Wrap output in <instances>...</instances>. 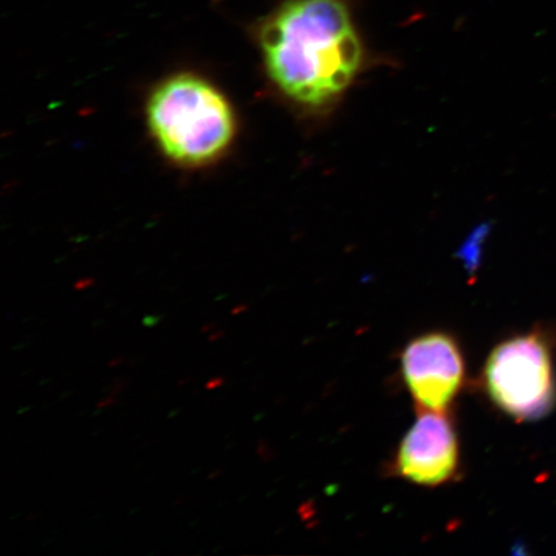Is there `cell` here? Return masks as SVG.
Returning <instances> with one entry per match:
<instances>
[{
  "mask_svg": "<svg viewBox=\"0 0 556 556\" xmlns=\"http://www.w3.org/2000/svg\"><path fill=\"white\" fill-rule=\"evenodd\" d=\"M224 475V470H214L211 472V475L207 476L208 481H214L215 478L220 477Z\"/></svg>",
  "mask_w": 556,
  "mask_h": 556,
  "instance_id": "cell-11",
  "label": "cell"
},
{
  "mask_svg": "<svg viewBox=\"0 0 556 556\" xmlns=\"http://www.w3.org/2000/svg\"><path fill=\"white\" fill-rule=\"evenodd\" d=\"M190 380H191V378H190V377L182 378V379H180V380L178 381V384H177V386H178V387H182V386H185V384H186V382H189Z\"/></svg>",
  "mask_w": 556,
  "mask_h": 556,
  "instance_id": "cell-14",
  "label": "cell"
},
{
  "mask_svg": "<svg viewBox=\"0 0 556 556\" xmlns=\"http://www.w3.org/2000/svg\"><path fill=\"white\" fill-rule=\"evenodd\" d=\"M52 379H45L43 381H40V386L47 384V382H50Z\"/></svg>",
  "mask_w": 556,
  "mask_h": 556,
  "instance_id": "cell-20",
  "label": "cell"
},
{
  "mask_svg": "<svg viewBox=\"0 0 556 556\" xmlns=\"http://www.w3.org/2000/svg\"><path fill=\"white\" fill-rule=\"evenodd\" d=\"M489 397L518 421H534L556 406V371L551 345L532 331L505 340L486 358L483 372Z\"/></svg>",
  "mask_w": 556,
  "mask_h": 556,
  "instance_id": "cell-3",
  "label": "cell"
},
{
  "mask_svg": "<svg viewBox=\"0 0 556 556\" xmlns=\"http://www.w3.org/2000/svg\"><path fill=\"white\" fill-rule=\"evenodd\" d=\"M248 307L245 305H240V307H236L232 311V315H240L241 312L247 311Z\"/></svg>",
  "mask_w": 556,
  "mask_h": 556,
  "instance_id": "cell-13",
  "label": "cell"
},
{
  "mask_svg": "<svg viewBox=\"0 0 556 556\" xmlns=\"http://www.w3.org/2000/svg\"><path fill=\"white\" fill-rule=\"evenodd\" d=\"M40 516H41V513H40V511H37V513H33V514H30V516H29V517H27L26 519L30 521V520H34L35 518L40 517Z\"/></svg>",
  "mask_w": 556,
  "mask_h": 556,
  "instance_id": "cell-15",
  "label": "cell"
},
{
  "mask_svg": "<svg viewBox=\"0 0 556 556\" xmlns=\"http://www.w3.org/2000/svg\"><path fill=\"white\" fill-rule=\"evenodd\" d=\"M184 502H186V497H180V498L177 500V502H174V506H179Z\"/></svg>",
  "mask_w": 556,
  "mask_h": 556,
  "instance_id": "cell-18",
  "label": "cell"
},
{
  "mask_svg": "<svg viewBox=\"0 0 556 556\" xmlns=\"http://www.w3.org/2000/svg\"><path fill=\"white\" fill-rule=\"evenodd\" d=\"M225 384V378L218 377L213 378L211 381L207 382L206 389L207 391H212V389H217Z\"/></svg>",
  "mask_w": 556,
  "mask_h": 556,
  "instance_id": "cell-7",
  "label": "cell"
},
{
  "mask_svg": "<svg viewBox=\"0 0 556 556\" xmlns=\"http://www.w3.org/2000/svg\"><path fill=\"white\" fill-rule=\"evenodd\" d=\"M233 446H235V444H233V443L228 444V446L226 447V450H231Z\"/></svg>",
  "mask_w": 556,
  "mask_h": 556,
  "instance_id": "cell-22",
  "label": "cell"
},
{
  "mask_svg": "<svg viewBox=\"0 0 556 556\" xmlns=\"http://www.w3.org/2000/svg\"><path fill=\"white\" fill-rule=\"evenodd\" d=\"M125 358L123 356L115 357L114 359H111V363L109 364L110 367H116L117 365L124 364Z\"/></svg>",
  "mask_w": 556,
  "mask_h": 556,
  "instance_id": "cell-10",
  "label": "cell"
},
{
  "mask_svg": "<svg viewBox=\"0 0 556 556\" xmlns=\"http://www.w3.org/2000/svg\"><path fill=\"white\" fill-rule=\"evenodd\" d=\"M179 413V409H173V412L168 415V419H172V417L177 416Z\"/></svg>",
  "mask_w": 556,
  "mask_h": 556,
  "instance_id": "cell-19",
  "label": "cell"
},
{
  "mask_svg": "<svg viewBox=\"0 0 556 556\" xmlns=\"http://www.w3.org/2000/svg\"><path fill=\"white\" fill-rule=\"evenodd\" d=\"M29 409H31V407H30V406H27V407H25V408H20V409H18V412H17V414H18V415H21V414H25L26 412H29Z\"/></svg>",
  "mask_w": 556,
  "mask_h": 556,
  "instance_id": "cell-16",
  "label": "cell"
},
{
  "mask_svg": "<svg viewBox=\"0 0 556 556\" xmlns=\"http://www.w3.org/2000/svg\"><path fill=\"white\" fill-rule=\"evenodd\" d=\"M276 92L304 116H328L370 64L354 0H283L256 27Z\"/></svg>",
  "mask_w": 556,
  "mask_h": 556,
  "instance_id": "cell-1",
  "label": "cell"
},
{
  "mask_svg": "<svg viewBox=\"0 0 556 556\" xmlns=\"http://www.w3.org/2000/svg\"><path fill=\"white\" fill-rule=\"evenodd\" d=\"M215 328H218V324L217 323H212V324L203 326V328H201V332H207V331H211V330H213Z\"/></svg>",
  "mask_w": 556,
  "mask_h": 556,
  "instance_id": "cell-12",
  "label": "cell"
},
{
  "mask_svg": "<svg viewBox=\"0 0 556 556\" xmlns=\"http://www.w3.org/2000/svg\"><path fill=\"white\" fill-rule=\"evenodd\" d=\"M458 465L454 424L443 413L421 408L395 454L394 471L415 484L434 486L452 481Z\"/></svg>",
  "mask_w": 556,
  "mask_h": 556,
  "instance_id": "cell-5",
  "label": "cell"
},
{
  "mask_svg": "<svg viewBox=\"0 0 556 556\" xmlns=\"http://www.w3.org/2000/svg\"><path fill=\"white\" fill-rule=\"evenodd\" d=\"M163 318L164 316H146L142 323L146 328H155Z\"/></svg>",
  "mask_w": 556,
  "mask_h": 556,
  "instance_id": "cell-6",
  "label": "cell"
},
{
  "mask_svg": "<svg viewBox=\"0 0 556 556\" xmlns=\"http://www.w3.org/2000/svg\"><path fill=\"white\" fill-rule=\"evenodd\" d=\"M226 336V332L224 330L215 331L212 333L211 337L207 338L208 342H215V340H219L220 338H224Z\"/></svg>",
  "mask_w": 556,
  "mask_h": 556,
  "instance_id": "cell-9",
  "label": "cell"
},
{
  "mask_svg": "<svg viewBox=\"0 0 556 556\" xmlns=\"http://www.w3.org/2000/svg\"><path fill=\"white\" fill-rule=\"evenodd\" d=\"M70 394H72V392L64 393V394H62V395H61V399H65V397H67V395H70Z\"/></svg>",
  "mask_w": 556,
  "mask_h": 556,
  "instance_id": "cell-21",
  "label": "cell"
},
{
  "mask_svg": "<svg viewBox=\"0 0 556 556\" xmlns=\"http://www.w3.org/2000/svg\"><path fill=\"white\" fill-rule=\"evenodd\" d=\"M148 122L164 154L187 166L215 162L236 134L233 110L224 93L193 74L174 75L156 87Z\"/></svg>",
  "mask_w": 556,
  "mask_h": 556,
  "instance_id": "cell-2",
  "label": "cell"
},
{
  "mask_svg": "<svg viewBox=\"0 0 556 556\" xmlns=\"http://www.w3.org/2000/svg\"><path fill=\"white\" fill-rule=\"evenodd\" d=\"M402 372L420 408L444 413L464 386L460 346L446 332L424 333L403 351Z\"/></svg>",
  "mask_w": 556,
  "mask_h": 556,
  "instance_id": "cell-4",
  "label": "cell"
},
{
  "mask_svg": "<svg viewBox=\"0 0 556 556\" xmlns=\"http://www.w3.org/2000/svg\"><path fill=\"white\" fill-rule=\"evenodd\" d=\"M116 402H117L116 397H113V395H109L108 399H103L102 401H100L99 405H97V407L104 408V407L113 406V405H115Z\"/></svg>",
  "mask_w": 556,
  "mask_h": 556,
  "instance_id": "cell-8",
  "label": "cell"
},
{
  "mask_svg": "<svg viewBox=\"0 0 556 556\" xmlns=\"http://www.w3.org/2000/svg\"><path fill=\"white\" fill-rule=\"evenodd\" d=\"M199 523V520H193L192 523L190 525V527H193L194 525H198Z\"/></svg>",
  "mask_w": 556,
  "mask_h": 556,
  "instance_id": "cell-23",
  "label": "cell"
},
{
  "mask_svg": "<svg viewBox=\"0 0 556 556\" xmlns=\"http://www.w3.org/2000/svg\"><path fill=\"white\" fill-rule=\"evenodd\" d=\"M27 344H18L12 348L13 351L24 350Z\"/></svg>",
  "mask_w": 556,
  "mask_h": 556,
  "instance_id": "cell-17",
  "label": "cell"
}]
</instances>
